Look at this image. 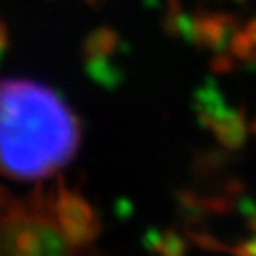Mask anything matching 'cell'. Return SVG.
<instances>
[{
  "instance_id": "cell-2",
  "label": "cell",
  "mask_w": 256,
  "mask_h": 256,
  "mask_svg": "<svg viewBox=\"0 0 256 256\" xmlns=\"http://www.w3.org/2000/svg\"><path fill=\"white\" fill-rule=\"evenodd\" d=\"M0 210H2V198H0Z\"/></svg>"
},
{
  "instance_id": "cell-1",
  "label": "cell",
  "mask_w": 256,
  "mask_h": 256,
  "mask_svg": "<svg viewBox=\"0 0 256 256\" xmlns=\"http://www.w3.org/2000/svg\"><path fill=\"white\" fill-rule=\"evenodd\" d=\"M79 146L73 111L26 79L0 81V174L32 182L65 168Z\"/></svg>"
}]
</instances>
